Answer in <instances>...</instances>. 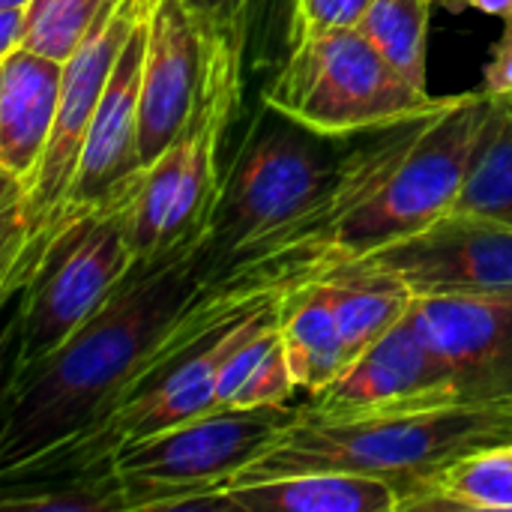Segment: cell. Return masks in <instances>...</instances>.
<instances>
[{
    "mask_svg": "<svg viewBox=\"0 0 512 512\" xmlns=\"http://www.w3.org/2000/svg\"><path fill=\"white\" fill-rule=\"evenodd\" d=\"M408 321L447 363L465 405H512V291L414 297Z\"/></svg>",
    "mask_w": 512,
    "mask_h": 512,
    "instance_id": "cell-11",
    "label": "cell"
},
{
    "mask_svg": "<svg viewBox=\"0 0 512 512\" xmlns=\"http://www.w3.org/2000/svg\"><path fill=\"white\" fill-rule=\"evenodd\" d=\"M342 267L393 273L417 297L504 294L512 291V225L447 210Z\"/></svg>",
    "mask_w": 512,
    "mask_h": 512,
    "instance_id": "cell-9",
    "label": "cell"
},
{
    "mask_svg": "<svg viewBox=\"0 0 512 512\" xmlns=\"http://www.w3.org/2000/svg\"><path fill=\"white\" fill-rule=\"evenodd\" d=\"M243 36L207 39V72L198 105L174 144L144 168L126 231L138 264H156L210 234L219 204V147L243 96Z\"/></svg>",
    "mask_w": 512,
    "mask_h": 512,
    "instance_id": "cell-4",
    "label": "cell"
},
{
    "mask_svg": "<svg viewBox=\"0 0 512 512\" xmlns=\"http://www.w3.org/2000/svg\"><path fill=\"white\" fill-rule=\"evenodd\" d=\"M6 512H126L123 489L111 468L66 474L33 483H6L0 498Z\"/></svg>",
    "mask_w": 512,
    "mask_h": 512,
    "instance_id": "cell-21",
    "label": "cell"
},
{
    "mask_svg": "<svg viewBox=\"0 0 512 512\" xmlns=\"http://www.w3.org/2000/svg\"><path fill=\"white\" fill-rule=\"evenodd\" d=\"M312 282H321L330 297L348 348V360H357L366 348L384 339L393 327H399L417 297L399 276L381 270L339 267Z\"/></svg>",
    "mask_w": 512,
    "mask_h": 512,
    "instance_id": "cell-17",
    "label": "cell"
},
{
    "mask_svg": "<svg viewBox=\"0 0 512 512\" xmlns=\"http://www.w3.org/2000/svg\"><path fill=\"white\" fill-rule=\"evenodd\" d=\"M402 492L360 474H288L225 489L201 501V510L231 512H399Z\"/></svg>",
    "mask_w": 512,
    "mask_h": 512,
    "instance_id": "cell-15",
    "label": "cell"
},
{
    "mask_svg": "<svg viewBox=\"0 0 512 512\" xmlns=\"http://www.w3.org/2000/svg\"><path fill=\"white\" fill-rule=\"evenodd\" d=\"M450 210L512 225V93L489 96Z\"/></svg>",
    "mask_w": 512,
    "mask_h": 512,
    "instance_id": "cell-18",
    "label": "cell"
},
{
    "mask_svg": "<svg viewBox=\"0 0 512 512\" xmlns=\"http://www.w3.org/2000/svg\"><path fill=\"white\" fill-rule=\"evenodd\" d=\"M147 18H150V6L135 21V27L129 30L114 60L111 78L105 84L93 126L84 141V153H81L78 174H75L63 228L93 213L96 207L108 204L123 186H129L135 177L144 174V165L138 156V111H141L144 54H147Z\"/></svg>",
    "mask_w": 512,
    "mask_h": 512,
    "instance_id": "cell-13",
    "label": "cell"
},
{
    "mask_svg": "<svg viewBox=\"0 0 512 512\" xmlns=\"http://www.w3.org/2000/svg\"><path fill=\"white\" fill-rule=\"evenodd\" d=\"M192 12L198 15L204 36H243L249 30L252 0H189Z\"/></svg>",
    "mask_w": 512,
    "mask_h": 512,
    "instance_id": "cell-25",
    "label": "cell"
},
{
    "mask_svg": "<svg viewBox=\"0 0 512 512\" xmlns=\"http://www.w3.org/2000/svg\"><path fill=\"white\" fill-rule=\"evenodd\" d=\"M297 381L291 375L285 348H282V336L276 342V348L252 369V375L243 381V387L237 390L231 408H261V405H288V399L297 393Z\"/></svg>",
    "mask_w": 512,
    "mask_h": 512,
    "instance_id": "cell-23",
    "label": "cell"
},
{
    "mask_svg": "<svg viewBox=\"0 0 512 512\" xmlns=\"http://www.w3.org/2000/svg\"><path fill=\"white\" fill-rule=\"evenodd\" d=\"M108 0H33L27 6V42L24 48L66 63Z\"/></svg>",
    "mask_w": 512,
    "mask_h": 512,
    "instance_id": "cell-22",
    "label": "cell"
},
{
    "mask_svg": "<svg viewBox=\"0 0 512 512\" xmlns=\"http://www.w3.org/2000/svg\"><path fill=\"white\" fill-rule=\"evenodd\" d=\"M141 177L123 186L108 204L63 228L42 252L27 279L18 324L12 372H21L60 345L99 312V306L129 279L138 258L129 243L126 216L141 189ZM9 372V375H12Z\"/></svg>",
    "mask_w": 512,
    "mask_h": 512,
    "instance_id": "cell-8",
    "label": "cell"
},
{
    "mask_svg": "<svg viewBox=\"0 0 512 512\" xmlns=\"http://www.w3.org/2000/svg\"><path fill=\"white\" fill-rule=\"evenodd\" d=\"M444 3H450V0H444Z\"/></svg>",
    "mask_w": 512,
    "mask_h": 512,
    "instance_id": "cell-30",
    "label": "cell"
},
{
    "mask_svg": "<svg viewBox=\"0 0 512 512\" xmlns=\"http://www.w3.org/2000/svg\"><path fill=\"white\" fill-rule=\"evenodd\" d=\"M402 510H512V444L480 450L417 489Z\"/></svg>",
    "mask_w": 512,
    "mask_h": 512,
    "instance_id": "cell-19",
    "label": "cell"
},
{
    "mask_svg": "<svg viewBox=\"0 0 512 512\" xmlns=\"http://www.w3.org/2000/svg\"><path fill=\"white\" fill-rule=\"evenodd\" d=\"M501 444H512V405H450L354 420L306 417L300 408V420L249 462L231 489L288 474H360L393 483L405 507L450 465Z\"/></svg>",
    "mask_w": 512,
    "mask_h": 512,
    "instance_id": "cell-2",
    "label": "cell"
},
{
    "mask_svg": "<svg viewBox=\"0 0 512 512\" xmlns=\"http://www.w3.org/2000/svg\"><path fill=\"white\" fill-rule=\"evenodd\" d=\"M279 336L300 390L330 387L348 369V348L321 282H306L279 297Z\"/></svg>",
    "mask_w": 512,
    "mask_h": 512,
    "instance_id": "cell-16",
    "label": "cell"
},
{
    "mask_svg": "<svg viewBox=\"0 0 512 512\" xmlns=\"http://www.w3.org/2000/svg\"><path fill=\"white\" fill-rule=\"evenodd\" d=\"M465 405L447 363L405 318L303 405L306 417L354 420Z\"/></svg>",
    "mask_w": 512,
    "mask_h": 512,
    "instance_id": "cell-10",
    "label": "cell"
},
{
    "mask_svg": "<svg viewBox=\"0 0 512 512\" xmlns=\"http://www.w3.org/2000/svg\"><path fill=\"white\" fill-rule=\"evenodd\" d=\"M504 24H507V21H504Z\"/></svg>",
    "mask_w": 512,
    "mask_h": 512,
    "instance_id": "cell-31",
    "label": "cell"
},
{
    "mask_svg": "<svg viewBox=\"0 0 512 512\" xmlns=\"http://www.w3.org/2000/svg\"><path fill=\"white\" fill-rule=\"evenodd\" d=\"M297 420L300 408L288 405L219 408L123 447L105 468L123 489L126 512L189 510L231 489L234 477Z\"/></svg>",
    "mask_w": 512,
    "mask_h": 512,
    "instance_id": "cell-7",
    "label": "cell"
},
{
    "mask_svg": "<svg viewBox=\"0 0 512 512\" xmlns=\"http://www.w3.org/2000/svg\"><path fill=\"white\" fill-rule=\"evenodd\" d=\"M60 87L63 63L30 48L0 57V204H18L33 186L51 141Z\"/></svg>",
    "mask_w": 512,
    "mask_h": 512,
    "instance_id": "cell-14",
    "label": "cell"
},
{
    "mask_svg": "<svg viewBox=\"0 0 512 512\" xmlns=\"http://www.w3.org/2000/svg\"><path fill=\"white\" fill-rule=\"evenodd\" d=\"M438 0H375L357 30L381 51V57L411 84H426V42L432 6Z\"/></svg>",
    "mask_w": 512,
    "mask_h": 512,
    "instance_id": "cell-20",
    "label": "cell"
},
{
    "mask_svg": "<svg viewBox=\"0 0 512 512\" xmlns=\"http://www.w3.org/2000/svg\"><path fill=\"white\" fill-rule=\"evenodd\" d=\"M441 102L402 78L357 27L294 39L261 93L264 108L333 141L420 120Z\"/></svg>",
    "mask_w": 512,
    "mask_h": 512,
    "instance_id": "cell-5",
    "label": "cell"
},
{
    "mask_svg": "<svg viewBox=\"0 0 512 512\" xmlns=\"http://www.w3.org/2000/svg\"><path fill=\"white\" fill-rule=\"evenodd\" d=\"M27 42V9H0V57L24 48Z\"/></svg>",
    "mask_w": 512,
    "mask_h": 512,
    "instance_id": "cell-27",
    "label": "cell"
},
{
    "mask_svg": "<svg viewBox=\"0 0 512 512\" xmlns=\"http://www.w3.org/2000/svg\"><path fill=\"white\" fill-rule=\"evenodd\" d=\"M207 72V36L189 0H153L141 75L138 156L153 165L186 129Z\"/></svg>",
    "mask_w": 512,
    "mask_h": 512,
    "instance_id": "cell-12",
    "label": "cell"
},
{
    "mask_svg": "<svg viewBox=\"0 0 512 512\" xmlns=\"http://www.w3.org/2000/svg\"><path fill=\"white\" fill-rule=\"evenodd\" d=\"M486 108L489 93L483 90L444 96V102L417 123L408 147L378 186L360 198L288 273L279 297L447 213L462 186Z\"/></svg>",
    "mask_w": 512,
    "mask_h": 512,
    "instance_id": "cell-3",
    "label": "cell"
},
{
    "mask_svg": "<svg viewBox=\"0 0 512 512\" xmlns=\"http://www.w3.org/2000/svg\"><path fill=\"white\" fill-rule=\"evenodd\" d=\"M33 0H0V9H27Z\"/></svg>",
    "mask_w": 512,
    "mask_h": 512,
    "instance_id": "cell-29",
    "label": "cell"
},
{
    "mask_svg": "<svg viewBox=\"0 0 512 512\" xmlns=\"http://www.w3.org/2000/svg\"><path fill=\"white\" fill-rule=\"evenodd\" d=\"M483 93L489 96H501V93H512V21L504 24V36L483 72Z\"/></svg>",
    "mask_w": 512,
    "mask_h": 512,
    "instance_id": "cell-26",
    "label": "cell"
},
{
    "mask_svg": "<svg viewBox=\"0 0 512 512\" xmlns=\"http://www.w3.org/2000/svg\"><path fill=\"white\" fill-rule=\"evenodd\" d=\"M375 0H294V39L351 30Z\"/></svg>",
    "mask_w": 512,
    "mask_h": 512,
    "instance_id": "cell-24",
    "label": "cell"
},
{
    "mask_svg": "<svg viewBox=\"0 0 512 512\" xmlns=\"http://www.w3.org/2000/svg\"><path fill=\"white\" fill-rule=\"evenodd\" d=\"M453 6H468L483 15H495L501 21H512V0H450Z\"/></svg>",
    "mask_w": 512,
    "mask_h": 512,
    "instance_id": "cell-28",
    "label": "cell"
},
{
    "mask_svg": "<svg viewBox=\"0 0 512 512\" xmlns=\"http://www.w3.org/2000/svg\"><path fill=\"white\" fill-rule=\"evenodd\" d=\"M330 141L261 105V114L222 174L201 282L222 273L246 246L300 219L324 198L342 165L330 153Z\"/></svg>",
    "mask_w": 512,
    "mask_h": 512,
    "instance_id": "cell-6",
    "label": "cell"
},
{
    "mask_svg": "<svg viewBox=\"0 0 512 512\" xmlns=\"http://www.w3.org/2000/svg\"><path fill=\"white\" fill-rule=\"evenodd\" d=\"M207 240L210 234L156 264H138L66 345L9 375L0 423L3 483L93 426L150 366L201 288Z\"/></svg>",
    "mask_w": 512,
    "mask_h": 512,
    "instance_id": "cell-1",
    "label": "cell"
}]
</instances>
